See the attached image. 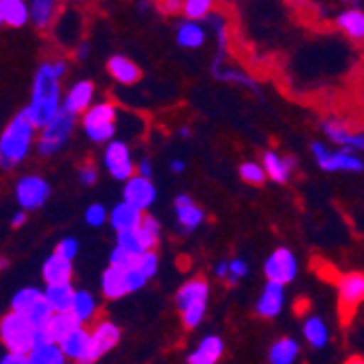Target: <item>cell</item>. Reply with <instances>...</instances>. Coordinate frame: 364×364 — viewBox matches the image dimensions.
Segmentation results:
<instances>
[{
    "label": "cell",
    "mask_w": 364,
    "mask_h": 364,
    "mask_svg": "<svg viewBox=\"0 0 364 364\" xmlns=\"http://www.w3.org/2000/svg\"><path fill=\"white\" fill-rule=\"evenodd\" d=\"M136 267H138L149 279L155 277L157 271H159V257H157V253H155L153 249H149V251L136 255Z\"/></svg>",
    "instance_id": "cell-45"
},
{
    "label": "cell",
    "mask_w": 364,
    "mask_h": 364,
    "mask_svg": "<svg viewBox=\"0 0 364 364\" xmlns=\"http://www.w3.org/2000/svg\"><path fill=\"white\" fill-rule=\"evenodd\" d=\"M94 94H96V87L92 81H87V79L77 81L70 85L68 92L61 96V107L68 109L75 116H81L94 103Z\"/></svg>",
    "instance_id": "cell-15"
},
{
    "label": "cell",
    "mask_w": 364,
    "mask_h": 364,
    "mask_svg": "<svg viewBox=\"0 0 364 364\" xmlns=\"http://www.w3.org/2000/svg\"><path fill=\"white\" fill-rule=\"evenodd\" d=\"M120 327L112 321H98L90 332V353L87 364L98 362L105 353H109L120 343Z\"/></svg>",
    "instance_id": "cell-9"
},
{
    "label": "cell",
    "mask_w": 364,
    "mask_h": 364,
    "mask_svg": "<svg viewBox=\"0 0 364 364\" xmlns=\"http://www.w3.org/2000/svg\"><path fill=\"white\" fill-rule=\"evenodd\" d=\"M240 179L245 183H251V186H262L267 181V173H264V166L257 161H245L240 164Z\"/></svg>",
    "instance_id": "cell-44"
},
{
    "label": "cell",
    "mask_w": 364,
    "mask_h": 364,
    "mask_svg": "<svg viewBox=\"0 0 364 364\" xmlns=\"http://www.w3.org/2000/svg\"><path fill=\"white\" fill-rule=\"evenodd\" d=\"M83 131L94 144H107L109 140L116 138V122H101V124L83 127Z\"/></svg>",
    "instance_id": "cell-41"
},
{
    "label": "cell",
    "mask_w": 364,
    "mask_h": 364,
    "mask_svg": "<svg viewBox=\"0 0 364 364\" xmlns=\"http://www.w3.org/2000/svg\"><path fill=\"white\" fill-rule=\"evenodd\" d=\"M336 26L345 33L347 38L362 42L364 40V11L355 7V9H347V11L338 14Z\"/></svg>",
    "instance_id": "cell-32"
},
{
    "label": "cell",
    "mask_w": 364,
    "mask_h": 364,
    "mask_svg": "<svg viewBox=\"0 0 364 364\" xmlns=\"http://www.w3.org/2000/svg\"><path fill=\"white\" fill-rule=\"evenodd\" d=\"M212 75H214V79H218L223 83H238V85H245V87L257 92L255 81L247 73L231 68V65H225V59H220V57H216L214 63H212Z\"/></svg>",
    "instance_id": "cell-30"
},
{
    "label": "cell",
    "mask_w": 364,
    "mask_h": 364,
    "mask_svg": "<svg viewBox=\"0 0 364 364\" xmlns=\"http://www.w3.org/2000/svg\"><path fill=\"white\" fill-rule=\"evenodd\" d=\"M77 118L75 114H70L68 109H63L59 107L57 114L42 127L38 129L40 131V140L36 142L38 146V153L42 157H53L57 155L65 144H68L70 136H73V131L77 127Z\"/></svg>",
    "instance_id": "cell-3"
},
{
    "label": "cell",
    "mask_w": 364,
    "mask_h": 364,
    "mask_svg": "<svg viewBox=\"0 0 364 364\" xmlns=\"http://www.w3.org/2000/svg\"><path fill=\"white\" fill-rule=\"evenodd\" d=\"M103 164H105V171L116 181H124L136 173V161H134V155H131L129 144L116 138L107 142L105 153H103Z\"/></svg>",
    "instance_id": "cell-7"
},
{
    "label": "cell",
    "mask_w": 364,
    "mask_h": 364,
    "mask_svg": "<svg viewBox=\"0 0 364 364\" xmlns=\"http://www.w3.org/2000/svg\"><path fill=\"white\" fill-rule=\"evenodd\" d=\"M338 299L341 308L351 314L364 299V275L362 273H347L338 279Z\"/></svg>",
    "instance_id": "cell-16"
},
{
    "label": "cell",
    "mask_w": 364,
    "mask_h": 364,
    "mask_svg": "<svg viewBox=\"0 0 364 364\" xmlns=\"http://www.w3.org/2000/svg\"><path fill=\"white\" fill-rule=\"evenodd\" d=\"M284 304H286V286L267 279V286L262 288L255 301V312L262 318H277L284 310Z\"/></svg>",
    "instance_id": "cell-12"
},
{
    "label": "cell",
    "mask_w": 364,
    "mask_h": 364,
    "mask_svg": "<svg viewBox=\"0 0 364 364\" xmlns=\"http://www.w3.org/2000/svg\"><path fill=\"white\" fill-rule=\"evenodd\" d=\"M101 292L107 301H118L122 296H127L129 290H127L124 271H120L116 267H107L101 275Z\"/></svg>",
    "instance_id": "cell-28"
},
{
    "label": "cell",
    "mask_w": 364,
    "mask_h": 364,
    "mask_svg": "<svg viewBox=\"0 0 364 364\" xmlns=\"http://www.w3.org/2000/svg\"><path fill=\"white\" fill-rule=\"evenodd\" d=\"M42 296V290L36 288V286H26V288H20L14 296H11V310L14 312H20V314H26L28 308L36 304Z\"/></svg>",
    "instance_id": "cell-39"
},
{
    "label": "cell",
    "mask_w": 364,
    "mask_h": 364,
    "mask_svg": "<svg viewBox=\"0 0 364 364\" xmlns=\"http://www.w3.org/2000/svg\"><path fill=\"white\" fill-rule=\"evenodd\" d=\"M50 70L57 79H63L65 75H68V61L65 59H55L50 61Z\"/></svg>",
    "instance_id": "cell-53"
},
{
    "label": "cell",
    "mask_w": 364,
    "mask_h": 364,
    "mask_svg": "<svg viewBox=\"0 0 364 364\" xmlns=\"http://www.w3.org/2000/svg\"><path fill=\"white\" fill-rule=\"evenodd\" d=\"M61 79L53 75L50 61H44L36 70V77H33L31 98L22 114L33 122V127L42 129L61 107Z\"/></svg>",
    "instance_id": "cell-1"
},
{
    "label": "cell",
    "mask_w": 364,
    "mask_h": 364,
    "mask_svg": "<svg viewBox=\"0 0 364 364\" xmlns=\"http://www.w3.org/2000/svg\"><path fill=\"white\" fill-rule=\"evenodd\" d=\"M296 271H299V262H296L294 253L286 247H277L264 262V275L271 282L277 284H290L296 277Z\"/></svg>",
    "instance_id": "cell-8"
},
{
    "label": "cell",
    "mask_w": 364,
    "mask_h": 364,
    "mask_svg": "<svg viewBox=\"0 0 364 364\" xmlns=\"http://www.w3.org/2000/svg\"><path fill=\"white\" fill-rule=\"evenodd\" d=\"M210 296V284L201 277L188 279L175 294V306L177 310H183L186 306L194 304V301H208Z\"/></svg>",
    "instance_id": "cell-26"
},
{
    "label": "cell",
    "mask_w": 364,
    "mask_h": 364,
    "mask_svg": "<svg viewBox=\"0 0 364 364\" xmlns=\"http://www.w3.org/2000/svg\"><path fill=\"white\" fill-rule=\"evenodd\" d=\"M262 166H264V173L267 177L275 183H286L292 175V171L296 168V161L294 157H288V155H279L275 151H267L262 157Z\"/></svg>",
    "instance_id": "cell-19"
},
{
    "label": "cell",
    "mask_w": 364,
    "mask_h": 364,
    "mask_svg": "<svg viewBox=\"0 0 364 364\" xmlns=\"http://www.w3.org/2000/svg\"><path fill=\"white\" fill-rule=\"evenodd\" d=\"M216 0H181V14L188 20H203L214 11Z\"/></svg>",
    "instance_id": "cell-40"
},
{
    "label": "cell",
    "mask_w": 364,
    "mask_h": 364,
    "mask_svg": "<svg viewBox=\"0 0 364 364\" xmlns=\"http://www.w3.org/2000/svg\"><path fill=\"white\" fill-rule=\"evenodd\" d=\"M122 201H127L131 205H136L138 210L146 212L157 201V188H155V183L149 177H142V175L134 173L129 179H124Z\"/></svg>",
    "instance_id": "cell-10"
},
{
    "label": "cell",
    "mask_w": 364,
    "mask_h": 364,
    "mask_svg": "<svg viewBox=\"0 0 364 364\" xmlns=\"http://www.w3.org/2000/svg\"><path fill=\"white\" fill-rule=\"evenodd\" d=\"M124 279H127V290L129 292H138V290H142L149 284V277L136 267V264L131 269L124 271Z\"/></svg>",
    "instance_id": "cell-49"
},
{
    "label": "cell",
    "mask_w": 364,
    "mask_h": 364,
    "mask_svg": "<svg viewBox=\"0 0 364 364\" xmlns=\"http://www.w3.org/2000/svg\"><path fill=\"white\" fill-rule=\"evenodd\" d=\"M33 332H36V327L20 312L11 310L9 314L0 318V343L5 345L7 351L28 353L33 345Z\"/></svg>",
    "instance_id": "cell-5"
},
{
    "label": "cell",
    "mask_w": 364,
    "mask_h": 364,
    "mask_svg": "<svg viewBox=\"0 0 364 364\" xmlns=\"http://www.w3.org/2000/svg\"><path fill=\"white\" fill-rule=\"evenodd\" d=\"M321 129H323L325 138L332 144L341 146V149L355 151V153H360L364 149V136L360 134V131H351V127L345 120H341V118H327V120H323Z\"/></svg>",
    "instance_id": "cell-11"
},
{
    "label": "cell",
    "mask_w": 364,
    "mask_h": 364,
    "mask_svg": "<svg viewBox=\"0 0 364 364\" xmlns=\"http://www.w3.org/2000/svg\"><path fill=\"white\" fill-rule=\"evenodd\" d=\"M142 216H144L142 210H138L136 205H131L127 201H120L112 208V212L107 214V220L114 231H124V229H136Z\"/></svg>",
    "instance_id": "cell-23"
},
{
    "label": "cell",
    "mask_w": 364,
    "mask_h": 364,
    "mask_svg": "<svg viewBox=\"0 0 364 364\" xmlns=\"http://www.w3.org/2000/svg\"><path fill=\"white\" fill-rule=\"evenodd\" d=\"M77 177H79V181L83 186L90 188V186H94L98 181V171H96L94 164H83V166L79 168V173H77Z\"/></svg>",
    "instance_id": "cell-51"
},
{
    "label": "cell",
    "mask_w": 364,
    "mask_h": 364,
    "mask_svg": "<svg viewBox=\"0 0 364 364\" xmlns=\"http://www.w3.org/2000/svg\"><path fill=\"white\" fill-rule=\"evenodd\" d=\"M116 118H118V107L112 101H101V103H92L81 114V124L92 127L101 122H116Z\"/></svg>",
    "instance_id": "cell-34"
},
{
    "label": "cell",
    "mask_w": 364,
    "mask_h": 364,
    "mask_svg": "<svg viewBox=\"0 0 364 364\" xmlns=\"http://www.w3.org/2000/svg\"><path fill=\"white\" fill-rule=\"evenodd\" d=\"M59 347L65 355V360L70 362H79V364H87V353H90V332L85 329V325H77L75 329H70L59 341Z\"/></svg>",
    "instance_id": "cell-14"
},
{
    "label": "cell",
    "mask_w": 364,
    "mask_h": 364,
    "mask_svg": "<svg viewBox=\"0 0 364 364\" xmlns=\"http://www.w3.org/2000/svg\"><path fill=\"white\" fill-rule=\"evenodd\" d=\"M116 245L122 247V249L129 251V253H134V255H140V253L149 251L146 245H144V240H142V236H140L138 227H136V229L116 231Z\"/></svg>",
    "instance_id": "cell-37"
},
{
    "label": "cell",
    "mask_w": 364,
    "mask_h": 364,
    "mask_svg": "<svg viewBox=\"0 0 364 364\" xmlns=\"http://www.w3.org/2000/svg\"><path fill=\"white\" fill-rule=\"evenodd\" d=\"M65 3H70V5H83L85 0H65Z\"/></svg>",
    "instance_id": "cell-61"
},
{
    "label": "cell",
    "mask_w": 364,
    "mask_h": 364,
    "mask_svg": "<svg viewBox=\"0 0 364 364\" xmlns=\"http://www.w3.org/2000/svg\"><path fill=\"white\" fill-rule=\"evenodd\" d=\"M171 171H173L175 175L183 173V171H186V161H183V159H173V161H171Z\"/></svg>",
    "instance_id": "cell-59"
},
{
    "label": "cell",
    "mask_w": 364,
    "mask_h": 364,
    "mask_svg": "<svg viewBox=\"0 0 364 364\" xmlns=\"http://www.w3.org/2000/svg\"><path fill=\"white\" fill-rule=\"evenodd\" d=\"M136 264V255L134 253H129V251H124L122 247H114L112 249V253H109V267H116V269H120V271H127V269H131Z\"/></svg>",
    "instance_id": "cell-47"
},
{
    "label": "cell",
    "mask_w": 364,
    "mask_h": 364,
    "mask_svg": "<svg viewBox=\"0 0 364 364\" xmlns=\"http://www.w3.org/2000/svg\"><path fill=\"white\" fill-rule=\"evenodd\" d=\"M107 214H109V210H107L103 203H92V205H87V210H85V223H87L90 227L98 229V227H103V225L107 223Z\"/></svg>",
    "instance_id": "cell-48"
},
{
    "label": "cell",
    "mask_w": 364,
    "mask_h": 364,
    "mask_svg": "<svg viewBox=\"0 0 364 364\" xmlns=\"http://www.w3.org/2000/svg\"><path fill=\"white\" fill-rule=\"evenodd\" d=\"M214 275L216 279H225L227 277V259H220L216 267H214Z\"/></svg>",
    "instance_id": "cell-57"
},
{
    "label": "cell",
    "mask_w": 364,
    "mask_h": 364,
    "mask_svg": "<svg viewBox=\"0 0 364 364\" xmlns=\"http://www.w3.org/2000/svg\"><path fill=\"white\" fill-rule=\"evenodd\" d=\"M75 275V267H73V259H65L57 253L48 255L44 259V267H42V279L46 284H59V282H70Z\"/></svg>",
    "instance_id": "cell-24"
},
{
    "label": "cell",
    "mask_w": 364,
    "mask_h": 364,
    "mask_svg": "<svg viewBox=\"0 0 364 364\" xmlns=\"http://www.w3.org/2000/svg\"><path fill=\"white\" fill-rule=\"evenodd\" d=\"M26 3L28 22L40 31H48L63 9V0H26Z\"/></svg>",
    "instance_id": "cell-17"
},
{
    "label": "cell",
    "mask_w": 364,
    "mask_h": 364,
    "mask_svg": "<svg viewBox=\"0 0 364 364\" xmlns=\"http://www.w3.org/2000/svg\"><path fill=\"white\" fill-rule=\"evenodd\" d=\"M24 316L28 318V323H31L33 327H44V325H46V321L53 316V308H50L48 301L44 299V294L28 308V312H26Z\"/></svg>",
    "instance_id": "cell-43"
},
{
    "label": "cell",
    "mask_w": 364,
    "mask_h": 364,
    "mask_svg": "<svg viewBox=\"0 0 364 364\" xmlns=\"http://www.w3.org/2000/svg\"><path fill=\"white\" fill-rule=\"evenodd\" d=\"M312 155L314 161L318 164V168L325 173H362L364 171V161L355 151L347 149H327L323 142H312Z\"/></svg>",
    "instance_id": "cell-4"
},
{
    "label": "cell",
    "mask_w": 364,
    "mask_h": 364,
    "mask_svg": "<svg viewBox=\"0 0 364 364\" xmlns=\"http://www.w3.org/2000/svg\"><path fill=\"white\" fill-rule=\"evenodd\" d=\"M179 134H181V138H190V129H188V127H183V129L179 131Z\"/></svg>",
    "instance_id": "cell-60"
},
{
    "label": "cell",
    "mask_w": 364,
    "mask_h": 364,
    "mask_svg": "<svg viewBox=\"0 0 364 364\" xmlns=\"http://www.w3.org/2000/svg\"><path fill=\"white\" fill-rule=\"evenodd\" d=\"M50 198V183L42 175H24L16 183V201L20 210L33 212L46 205Z\"/></svg>",
    "instance_id": "cell-6"
},
{
    "label": "cell",
    "mask_w": 364,
    "mask_h": 364,
    "mask_svg": "<svg viewBox=\"0 0 364 364\" xmlns=\"http://www.w3.org/2000/svg\"><path fill=\"white\" fill-rule=\"evenodd\" d=\"M181 312V321L188 329H196L201 325V321L205 318V312H208V301H194L190 306H186Z\"/></svg>",
    "instance_id": "cell-42"
},
{
    "label": "cell",
    "mask_w": 364,
    "mask_h": 364,
    "mask_svg": "<svg viewBox=\"0 0 364 364\" xmlns=\"http://www.w3.org/2000/svg\"><path fill=\"white\" fill-rule=\"evenodd\" d=\"M159 9L164 14H179L181 11V0H159Z\"/></svg>",
    "instance_id": "cell-55"
},
{
    "label": "cell",
    "mask_w": 364,
    "mask_h": 364,
    "mask_svg": "<svg viewBox=\"0 0 364 364\" xmlns=\"http://www.w3.org/2000/svg\"><path fill=\"white\" fill-rule=\"evenodd\" d=\"M68 312L75 316V321L79 325H87L94 321L96 312H98V304L94 299V294L87 292V290H75L73 292V301H70V308Z\"/></svg>",
    "instance_id": "cell-27"
},
{
    "label": "cell",
    "mask_w": 364,
    "mask_h": 364,
    "mask_svg": "<svg viewBox=\"0 0 364 364\" xmlns=\"http://www.w3.org/2000/svg\"><path fill=\"white\" fill-rule=\"evenodd\" d=\"M247 275H249V264L245 259L236 257V259L227 262V277H225V282L229 286H238L240 279L247 277Z\"/></svg>",
    "instance_id": "cell-46"
},
{
    "label": "cell",
    "mask_w": 364,
    "mask_h": 364,
    "mask_svg": "<svg viewBox=\"0 0 364 364\" xmlns=\"http://www.w3.org/2000/svg\"><path fill=\"white\" fill-rule=\"evenodd\" d=\"M55 253L75 262V257L79 255V240L77 238H61L55 247Z\"/></svg>",
    "instance_id": "cell-50"
},
{
    "label": "cell",
    "mask_w": 364,
    "mask_h": 364,
    "mask_svg": "<svg viewBox=\"0 0 364 364\" xmlns=\"http://www.w3.org/2000/svg\"><path fill=\"white\" fill-rule=\"evenodd\" d=\"M138 231H140V236L146 245V249H155L159 245V236H161V225L155 216L151 214H144L140 225H138Z\"/></svg>",
    "instance_id": "cell-38"
},
{
    "label": "cell",
    "mask_w": 364,
    "mask_h": 364,
    "mask_svg": "<svg viewBox=\"0 0 364 364\" xmlns=\"http://www.w3.org/2000/svg\"><path fill=\"white\" fill-rule=\"evenodd\" d=\"M0 269H7V259H0Z\"/></svg>",
    "instance_id": "cell-62"
},
{
    "label": "cell",
    "mask_w": 364,
    "mask_h": 364,
    "mask_svg": "<svg viewBox=\"0 0 364 364\" xmlns=\"http://www.w3.org/2000/svg\"><path fill=\"white\" fill-rule=\"evenodd\" d=\"M53 33L59 44L63 46H75L81 40L83 31V18L77 9H61L57 20L53 22Z\"/></svg>",
    "instance_id": "cell-13"
},
{
    "label": "cell",
    "mask_w": 364,
    "mask_h": 364,
    "mask_svg": "<svg viewBox=\"0 0 364 364\" xmlns=\"http://www.w3.org/2000/svg\"><path fill=\"white\" fill-rule=\"evenodd\" d=\"M28 364H63V362H68L59 347V343L55 341H38V343H33L28 353Z\"/></svg>",
    "instance_id": "cell-25"
},
{
    "label": "cell",
    "mask_w": 364,
    "mask_h": 364,
    "mask_svg": "<svg viewBox=\"0 0 364 364\" xmlns=\"http://www.w3.org/2000/svg\"><path fill=\"white\" fill-rule=\"evenodd\" d=\"M225 353V343L216 334H208L188 355V364H216Z\"/></svg>",
    "instance_id": "cell-21"
},
{
    "label": "cell",
    "mask_w": 364,
    "mask_h": 364,
    "mask_svg": "<svg viewBox=\"0 0 364 364\" xmlns=\"http://www.w3.org/2000/svg\"><path fill=\"white\" fill-rule=\"evenodd\" d=\"M175 40L181 48H188V50H196L201 48L208 40V33H205V26L201 24V20H188L181 22L177 26V33H175Z\"/></svg>",
    "instance_id": "cell-22"
},
{
    "label": "cell",
    "mask_w": 364,
    "mask_h": 364,
    "mask_svg": "<svg viewBox=\"0 0 364 364\" xmlns=\"http://www.w3.org/2000/svg\"><path fill=\"white\" fill-rule=\"evenodd\" d=\"M136 175H142V177H153V164H151V159L149 157H144V159H140L138 164H136Z\"/></svg>",
    "instance_id": "cell-54"
},
{
    "label": "cell",
    "mask_w": 364,
    "mask_h": 364,
    "mask_svg": "<svg viewBox=\"0 0 364 364\" xmlns=\"http://www.w3.org/2000/svg\"><path fill=\"white\" fill-rule=\"evenodd\" d=\"M0 364H28V358H26V353L7 351L3 358H0Z\"/></svg>",
    "instance_id": "cell-52"
},
{
    "label": "cell",
    "mask_w": 364,
    "mask_h": 364,
    "mask_svg": "<svg viewBox=\"0 0 364 364\" xmlns=\"http://www.w3.org/2000/svg\"><path fill=\"white\" fill-rule=\"evenodd\" d=\"M38 129L20 112L14 120L5 127L0 136V168L14 171L28 157L31 149L36 146Z\"/></svg>",
    "instance_id": "cell-2"
},
{
    "label": "cell",
    "mask_w": 364,
    "mask_h": 364,
    "mask_svg": "<svg viewBox=\"0 0 364 364\" xmlns=\"http://www.w3.org/2000/svg\"><path fill=\"white\" fill-rule=\"evenodd\" d=\"M304 338L312 349H325L329 345V327L321 316H308L304 323Z\"/></svg>",
    "instance_id": "cell-33"
},
{
    "label": "cell",
    "mask_w": 364,
    "mask_h": 364,
    "mask_svg": "<svg viewBox=\"0 0 364 364\" xmlns=\"http://www.w3.org/2000/svg\"><path fill=\"white\" fill-rule=\"evenodd\" d=\"M0 18L7 26L22 28L28 22V3L26 0H0Z\"/></svg>",
    "instance_id": "cell-31"
},
{
    "label": "cell",
    "mask_w": 364,
    "mask_h": 364,
    "mask_svg": "<svg viewBox=\"0 0 364 364\" xmlns=\"http://www.w3.org/2000/svg\"><path fill=\"white\" fill-rule=\"evenodd\" d=\"M107 73L114 77V81L122 85H136L142 79V70L136 61H131L124 55H114L107 61Z\"/></svg>",
    "instance_id": "cell-20"
},
{
    "label": "cell",
    "mask_w": 364,
    "mask_h": 364,
    "mask_svg": "<svg viewBox=\"0 0 364 364\" xmlns=\"http://www.w3.org/2000/svg\"><path fill=\"white\" fill-rule=\"evenodd\" d=\"M288 3H301V0H288Z\"/></svg>",
    "instance_id": "cell-63"
},
{
    "label": "cell",
    "mask_w": 364,
    "mask_h": 364,
    "mask_svg": "<svg viewBox=\"0 0 364 364\" xmlns=\"http://www.w3.org/2000/svg\"><path fill=\"white\" fill-rule=\"evenodd\" d=\"M73 48H75V57H77V59H81V61L87 59V55H90V44H87L85 40H79Z\"/></svg>",
    "instance_id": "cell-56"
},
{
    "label": "cell",
    "mask_w": 364,
    "mask_h": 364,
    "mask_svg": "<svg viewBox=\"0 0 364 364\" xmlns=\"http://www.w3.org/2000/svg\"><path fill=\"white\" fill-rule=\"evenodd\" d=\"M24 223H26V212H24V210L16 212V214L11 216V227H16V229H18V227H22Z\"/></svg>",
    "instance_id": "cell-58"
},
{
    "label": "cell",
    "mask_w": 364,
    "mask_h": 364,
    "mask_svg": "<svg viewBox=\"0 0 364 364\" xmlns=\"http://www.w3.org/2000/svg\"><path fill=\"white\" fill-rule=\"evenodd\" d=\"M0 26H3V18H0Z\"/></svg>",
    "instance_id": "cell-64"
},
{
    "label": "cell",
    "mask_w": 364,
    "mask_h": 364,
    "mask_svg": "<svg viewBox=\"0 0 364 364\" xmlns=\"http://www.w3.org/2000/svg\"><path fill=\"white\" fill-rule=\"evenodd\" d=\"M299 353H301L299 343H296L294 338L284 336V338H279V341H275L271 345V349H269V362L271 364H292V362H296Z\"/></svg>",
    "instance_id": "cell-35"
},
{
    "label": "cell",
    "mask_w": 364,
    "mask_h": 364,
    "mask_svg": "<svg viewBox=\"0 0 364 364\" xmlns=\"http://www.w3.org/2000/svg\"><path fill=\"white\" fill-rule=\"evenodd\" d=\"M73 284L70 282H59V284H46V288L42 290L44 299L48 301V306L53 308V312H68L70 301H73Z\"/></svg>",
    "instance_id": "cell-29"
},
{
    "label": "cell",
    "mask_w": 364,
    "mask_h": 364,
    "mask_svg": "<svg viewBox=\"0 0 364 364\" xmlns=\"http://www.w3.org/2000/svg\"><path fill=\"white\" fill-rule=\"evenodd\" d=\"M79 323L75 321V316L70 312H53V316L46 321L44 325V332L48 336V341H55L59 343L65 334L70 332V329H75Z\"/></svg>",
    "instance_id": "cell-36"
},
{
    "label": "cell",
    "mask_w": 364,
    "mask_h": 364,
    "mask_svg": "<svg viewBox=\"0 0 364 364\" xmlns=\"http://www.w3.org/2000/svg\"><path fill=\"white\" fill-rule=\"evenodd\" d=\"M175 216L179 227L186 231H194L205 223V212L201 205H196L188 194H179L175 198Z\"/></svg>",
    "instance_id": "cell-18"
}]
</instances>
